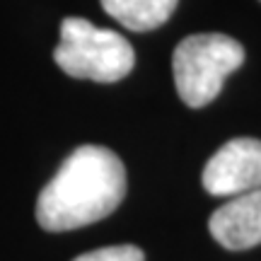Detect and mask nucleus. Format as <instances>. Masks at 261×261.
<instances>
[{
  "label": "nucleus",
  "instance_id": "obj_1",
  "mask_svg": "<svg viewBox=\"0 0 261 261\" xmlns=\"http://www.w3.org/2000/svg\"><path fill=\"white\" fill-rule=\"evenodd\" d=\"M126 196V167L102 145L75 148L37 198V220L48 232H68L107 218Z\"/></svg>",
  "mask_w": 261,
  "mask_h": 261
},
{
  "label": "nucleus",
  "instance_id": "obj_2",
  "mask_svg": "<svg viewBox=\"0 0 261 261\" xmlns=\"http://www.w3.org/2000/svg\"><path fill=\"white\" fill-rule=\"evenodd\" d=\"M54 61L63 73L77 80L119 83L133 70L136 51L119 32L94 27L83 17H65Z\"/></svg>",
  "mask_w": 261,
  "mask_h": 261
},
{
  "label": "nucleus",
  "instance_id": "obj_3",
  "mask_svg": "<svg viewBox=\"0 0 261 261\" xmlns=\"http://www.w3.org/2000/svg\"><path fill=\"white\" fill-rule=\"evenodd\" d=\"M244 63V48L227 34H191L172 56L174 85L181 102L201 109L220 94L225 77Z\"/></svg>",
  "mask_w": 261,
  "mask_h": 261
},
{
  "label": "nucleus",
  "instance_id": "obj_4",
  "mask_svg": "<svg viewBox=\"0 0 261 261\" xmlns=\"http://www.w3.org/2000/svg\"><path fill=\"white\" fill-rule=\"evenodd\" d=\"M203 189L211 196H240L261 189V140L232 138L205 162Z\"/></svg>",
  "mask_w": 261,
  "mask_h": 261
},
{
  "label": "nucleus",
  "instance_id": "obj_5",
  "mask_svg": "<svg viewBox=\"0 0 261 261\" xmlns=\"http://www.w3.org/2000/svg\"><path fill=\"white\" fill-rule=\"evenodd\" d=\"M208 230L215 242L230 252L261 244V189L232 196L211 215Z\"/></svg>",
  "mask_w": 261,
  "mask_h": 261
},
{
  "label": "nucleus",
  "instance_id": "obj_6",
  "mask_svg": "<svg viewBox=\"0 0 261 261\" xmlns=\"http://www.w3.org/2000/svg\"><path fill=\"white\" fill-rule=\"evenodd\" d=\"M179 0H102L104 12L130 32H150L162 27Z\"/></svg>",
  "mask_w": 261,
  "mask_h": 261
},
{
  "label": "nucleus",
  "instance_id": "obj_7",
  "mask_svg": "<svg viewBox=\"0 0 261 261\" xmlns=\"http://www.w3.org/2000/svg\"><path fill=\"white\" fill-rule=\"evenodd\" d=\"M73 261H145V254L133 244H116V247H102L94 252L80 254Z\"/></svg>",
  "mask_w": 261,
  "mask_h": 261
}]
</instances>
